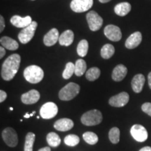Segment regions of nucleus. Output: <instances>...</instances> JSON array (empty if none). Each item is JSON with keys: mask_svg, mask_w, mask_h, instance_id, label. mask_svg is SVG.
<instances>
[{"mask_svg": "<svg viewBox=\"0 0 151 151\" xmlns=\"http://www.w3.org/2000/svg\"><path fill=\"white\" fill-rule=\"evenodd\" d=\"M35 134L32 132H28L25 137L24 142V151H33L34 143L35 141Z\"/></svg>", "mask_w": 151, "mask_h": 151, "instance_id": "nucleus-26", "label": "nucleus"}, {"mask_svg": "<svg viewBox=\"0 0 151 151\" xmlns=\"http://www.w3.org/2000/svg\"><path fill=\"white\" fill-rule=\"evenodd\" d=\"M87 21L90 30L93 32L98 31L100 29L103 24V19L95 11H90L86 16Z\"/></svg>", "mask_w": 151, "mask_h": 151, "instance_id": "nucleus-6", "label": "nucleus"}, {"mask_svg": "<svg viewBox=\"0 0 151 151\" xmlns=\"http://www.w3.org/2000/svg\"><path fill=\"white\" fill-rule=\"evenodd\" d=\"M1 46L9 50H16L18 48L19 44L16 40L9 37H3L0 39Z\"/></svg>", "mask_w": 151, "mask_h": 151, "instance_id": "nucleus-21", "label": "nucleus"}, {"mask_svg": "<svg viewBox=\"0 0 151 151\" xmlns=\"http://www.w3.org/2000/svg\"><path fill=\"white\" fill-rule=\"evenodd\" d=\"M145 83V77L143 74H137L134 76L132 81V88L134 92L139 93L142 91L143 86Z\"/></svg>", "mask_w": 151, "mask_h": 151, "instance_id": "nucleus-19", "label": "nucleus"}, {"mask_svg": "<svg viewBox=\"0 0 151 151\" xmlns=\"http://www.w3.org/2000/svg\"><path fill=\"white\" fill-rule=\"evenodd\" d=\"M3 140L9 147H16L18 143V137L16 132L11 127H7L3 130Z\"/></svg>", "mask_w": 151, "mask_h": 151, "instance_id": "nucleus-7", "label": "nucleus"}, {"mask_svg": "<svg viewBox=\"0 0 151 151\" xmlns=\"http://www.w3.org/2000/svg\"><path fill=\"white\" fill-rule=\"evenodd\" d=\"M40 99V93L37 90H31L21 96V101L24 104H34Z\"/></svg>", "mask_w": 151, "mask_h": 151, "instance_id": "nucleus-13", "label": "nucleus"}, {"mask_svg": "<svg viewBox=\"0 0 151 151\" xmlns=\"http://www.w3.org/2000/svg\"><path fill=\"white\" fill-rule=\"evenodd\" d=\"M23 74L26 81L32 84L41 82L44 76L43 69L37 65H31L25 68Z\"/></svg>", "mask_w": 151, "mask_h": 151, "instance_id": "nucleus-2", "label": "nucleus"}, {"mask_svg": "<svg viewBox=\"0 0 151 151\" xmlns=\"http://www.w3.org/2000/svg\"><path fill=\"white\" fill-rule=\"evenodd\" d=\"M73 73H75V65L72 62H68L62 73V77L65 79H69L72 76Z\"/></svg>", "mask_w": 151, "mask_h": 151, "instance_id": "nucleus-31", "label": "nucleus"}, {"mask_svg": "<svg viewBox=\"0 0 151 151\" xmlns=\"http://www.w3.org/2000/svg\"><path fill=\"white\" fill-rule=\"evenodd\" d=\"M73 127V122L71 119L62 118L55 122V129L60 132H67L71 129Z\"/></svg>", "mask_w": 151, "mask_h": 151, "instance_id": "nucleus-17", "label": "nucleus"}, {"mask_svg": "<svg viewBox=\"0 0 151 151\" xmlns=\"http://www.w3.org/2000/svg\"><path fill=\"white\" fill-rule=\"evenodd\" d=\"M104 35L109 40L112 41H118L122 38L121 30L118 26L109 24L104 29Z\"/></svg>", "mask_w": 151, "mask_h": 151, "instance_id": "nucleus-12", "label": "nucleus"}, {"mask_svg": "<svg viewBox=\"0 0 151 151\" xmlns=\"http://www.w3.org/2000/svg\"><path fill=\"white\" fill-rule=\"evenodd\" d=\"M7 94L3 90H0V102H3L5 101V99H6Z\"/></svg>", "mask_w": 151, "mask_h": 151, "instance_id": "nucleus-35", "label": "nucleus"}, {"mask_svg": "<svg viewBox=\"0 0 151 151\" xmlns=\"http://www.w3.org/2000/svg\"><path fill=\"white\" fill-rule=\"evenodd\" d=\"M101 3H107L109 2V1H110L111 0H99Z\"/></svg>", "mask_w": 151, "mask_h": 151, "instance_id": "nucleus-40", "label": "nucleus"}, {"mask_svg": "<svg viewBox=\"0 0 151 151\" xmlns=\"http://www.w3.org/2000/svg\"><path fill=\"white\" fill-rule=\"evenodd\" d=\"M64 142L68 146H75L80 142V139L76 134H69L65 137Z\"/></svg>", "mask_w": 151, "mask_h": 151, "instance_id": "nucleus-32", "label": "nucleus"}, {"mask_svg": "<svg viewBox=\"0 0 151 151\" xmlns=\"http://www.w3.org/2000/svg\"><path fill=\"white\" fill-rule=\"evenodd\" d=\"M129 100V94L125 92H122L111 97L109 101V103L111 106L123 107L128 103Z\"/></svg>", "mask_w": 151, "mask_h": 151, "instance_id": "nucleus-11", "label": "nucleus"}, {"mask_svg": "<svg viewBox=\"0 0 151 151\" xmlns=\"http://www.w3.org/2000/svg\"><path fill=\"white\" fill-rule=\"evenodd\" d=\"M80 86L75 83H69L59 92V98L62 101H70L78 95Z\"/></svg>", "mask_w": 151, "mask_h": 151, "instance_id": "nucleus-4", "label": "nucleus"}, {"mask_svg": "<svg viewBox=\"0 0 151 151\" xmlns=\"http://www.w3.org/2000/svg\"><path fill=\"white\" fill-rule=\"evenodd\" d=\"M37 25L38 24L37 22L32 21L29 26L23 28L21 30V32L18 34V39L20 43L26 44L32 39L35 36Z\"/></svg>", "mask_w": 151, "mask_h": 151, "instance_id": "nucleus-5", "label": "nucleus"}, {"mask_svg": "<svg viewBox=\"0 0 151 151\" xmlns=\"http://www.w3.org/2000/svg\"><path fill=\"white\" fill-rule=\"evenodd\" d=\"M102 114L99 110L94 109L87 111L81 116V122L86 126H94L102 121Z\"/></svg>", "mask_w": 151, "mask_h": 151, "instance_id": "nucleus-3", "label": "nucleus"}, {"mask_svg": "<svg viewBox=\"0 0 151 151\" xmlns=\"http://www.w3.org/2000/svg\"><path fill=\"white\" fill-rule=\"evenodd\" d=\"M34 116V114H33V113H30V116H31V117H32Z\"/></svg>", "mask_w": 151, "mask_h": 151, "instance_id": "nucleus-42", "label": "nucleus"}, {"mask_svg": "<svg viewBox=\"0 0 151 151\" xmlns=\"http://www.w3.org/2000/svg\"><path fill=\"white\" fill-rule=\"evenodd\" d=\"M88 52V42L86 39H83L78 43L77 46V53L79 56L85 57Z\"/></svg>", "mask_w": 151, "mask_h": 151, "instance_id": "nucleus-29", "label": "nucleus"}, {"mask_svg": "<svg viewBox=\"0 0 151 151\" xmlns=\"http://www.w3.org/2000/svg\"><path fill=\"white\" fill-rule=\"evenodd\" d=\"M46 140L48 145L51 147H58L61 143V139L58 134L55 132H50L47 134Z\"/></svg>", "mask_w": 151, "mask_h": 151, "instance_id": "nucleus-24", "label": "nucleus"}, {"mask_svg": "<svg viewBox=\"0 0 151 151\" xmlns=\"http://www.w3.org/2000/svg\"><path fill=\"white\" fill-rule=\"evenodd\" d=\"M10 110H11V111H13V110H14V109H13L12 107H10Z\"/></svg>", "mask_w": 151, "mask_h": 151, "instance_id": "nucleus-43", "label": "nucleus"}, {"mask_svg": "<svg viewBox=\"0 0 151 151\" xmlns=\"http://www.w3.org/2000/svg\"><path fill=\"white\" fill-rule=\"evenodd\" d=\"M11 23L15 27L18 28H24L29 26L32 22V20L30 16H25L24 18L19 16H14L11 18Z\"/></svg>", "mask_w": 151, "mask_h": 151, "instance_id": "nucleus-15", "label": "nucleus"}, {"mask_svg": "<svg viewBox=\"0 0 151 151\" xmlns=\"http://www.w3.org/2000/svg\"><path fill=\"white\" fill-rule=\"evenodd\" d=\"M139 151H151V147L150 146L143 147V148H141Z\"/></svg>", "mask_w": 151, "mask_h": 151, "instance_id": "nucleus-37", "label": "nucleus"}, {"mask_svg": "<svg viewBox=\"0 0 151 151\" xmlns=\"http://www.w3.org/2000/svg\"><path fill=\"white\" fill-rule=\"evenodd\" d=\"M35 113H36V111H33V112H32V113H33V114H34V115H35Z\"/></svg>", "mask_w": 151, "mask_h": 151, "instance_id": "nucleus-44", "label": "nucleus"}, {"mask_svg": "<svg viewBox=\"0 0 151 151\" xmlns=\"http://www.w3.org/2000/svg\"><path fill=\"white\" fill-rule=\"evenodd\" d=\"M141 109L144 113L151 116V103L146 102L141 106Z\"/></svg>", "mask_w": 151, "mask_h": 151, "instance_id": "nucleus-33", "label": "nucleus"}, {"mask_svg": "<svg viewBox=\"0 0 151 151\" xmlns=\"http://www.w3.org/2000/svg\"><path fill=\"white\" fill-rule=\"evenodd\" d=\"M148 86L151 89V72L149 73V74L148 76Z\"/></svg>", "mask_w": 151, "mask_h": 151, "instance_id": "nucleus-39", "label": "nucleus"}, {"mask_svg": "<svg viewBox=\"0 0 151 151\" xmlns=\"http://www.w3.org/2000/svg\"><path fill=\"white\" fill-rule=\"evenodd\" d=\"M132 6L128 2H122L117 4L114 8L115 13L119 16H125L131 11Z\"/></svg>", "mask_w": 151, "mask_h": 151, "instance_id": "nucleus-22", "label": "nucleus"}, {"mask_svg": "<svg viewBox=\"0 0 151 151\" xmlns=\"http://www.w3.org/2000/svg\"><path fill=\"white\" fill-rule=\"evenodd\" d=\"M93 5V0H72L70 6L76 13H83L88 11Z\"/></svg>", "mask_w": 151, "mask_h": 151, "instance_id": "nucleus-9", "label": "nucleus"}, {"mask_svg": "<svg viewBox=\"0 0 151 151\" xmlns=\"http://www.w3.org/2000/svg\"><path fill=\"white\" fill-rule=\"evenodd\" d=\"M120 132L118 127L111 128L109 132V138L111 142L113 144H116L120 141Z\"/></svg>", "mask_w": 151, "mask_h": 151, "instance_id": "nucleus-30", "label": "nucleus"}, {"mask_svg": "<svg viewBox=\"0 0 151 151\" xmlns=\"http://www.w3.org/2000/svg\"><path fill=\"white\" fill-rule=\"evenodd\" d=\"M87 69V65L85 60L78 59L75 64V74L77 76H81L86 73Z\"/></svg>", "mask_w": 151, "mask_h": 151, "instance_id": "nucleus-25", "label": "nucleus"}, {"mask_svg": "<svg viewBox=\"0 0 151 151\" xmlns=\"http://www.w3.org/2000/svg\"><path fill=\"white\" fill-rule=\"evenodd\" d=\"M83 138L87 143L90 145H94L98 142L97 135L92 132H87L83 134Z\"/></svg>", "mask_w": 151, "mask_h": 151, "instance_id": "nucleus-28", "label": "nucleus"}, {"mask_svg": "<svg viewBox=\"0 0 151 151\" xmlns=\"http://www.w3.org/2000/svg\"><path fill=\"white\" fill-rule=\"evenodd\" d=\"M58 108L53 102L44 104L40 109V116L43 119H51L58 114Z\"/></svg>", "mask_w": 151, "mask_h": 151, "instance_id": "nucleus-8", "label": "nucleus"}, {"mask_svg": "<svg viewBox=\"0 0 151 151\" xmlns=\"http://www.w3.org/2000/svg\"><path fill=\"white\" fill-rule=\"evenodd\" d=\"M74 39V34L70 29L66 30L60 36L59 43L61 46H69L72 44Z\"/></svg>", "mask_w": 151, "mask_h": 151, "instance_id": "nucleus-20", "label": "nucleus"}, {"mask_svg": "<svg viewBox=\"0 0 151 151\" xmlns=\"http://www.w3.org/2000/svg\"><path fill=\"white\" fill-rule=\"evenodd\" d=\"M38 151H51V150H50V147L47 146V147H44V148L39 149V150Z\"/></svg>", "mask_w": 151, "mask_h": 151, "instance_id": "nucleus-38", "label": "nucleus"}, {"mask_svg": "<svg viewBox=\"0 0 151 151\" xmlns=\"http://www.w3.org/2000/svg\"><path fill=\"white\" fill-rule=\"evenodd\" d=\"M20 60L21 58L18 54L11 55L5 60L1 70V76L4 80L9 81L14 78L20 67Z\"/></svg>", "mask_w": 151, "mask_h": 151, "instance_id": "nucleus-1", "label": "nucleus"}, {"mask_svg": "<svg viewBox=\"0 0 151 151\" xmlns=\"http://www.w3.org/2000/svg\"><path fill=\"white\" fill-rule=\"evenodd\" d=\"M142 41V35L139 32H136L127 38L125 41V46L128 49H134L139 46Z\"/></svg>", "mask_w": 151, "mask_h": 151, "instance_id": "nucleus-16", "label": "nucleus"}, {"mask_svg": "<svg viewBox=\"0 0 151 151\" xmlns=\"http://www.w3.org/2000/svg\"><path fill=\"white\" fill-rule=\"evenodd\" d=\"M132 137L139 142H144L148 139V132L146 128L141 124H134L130 129Z\"/></svg>", "mask_w": 151, "mask_h": 151, "instance_id": "nucleus-10", "label": "nucleus"}, {"mask_svg": "<svg viewBox=\"0 0 151 151\" xmlns=\"http://www.w3.org/2000/svg\"><path fill=\"white\" fill-rule=\"evenodd\" d=\"M127 73V69L123 65H118L113 69L112 72V78L113 81H121L125 78Z\"/></svg>", "mask_w": 151, "mask_h": 151, "instance_id": "nucleus-18", "label": "nucleus"}, {"mask_svg": "<svg viewBox=\"0 0 151 151\" xmlns=\"http://www.w3.org/2000/svg\"><path fill=\"white\" fill-rule=\"evenodd\" d=\"M24 118H30V117H31V116H30V114H29V113H26V114L25 115H24Z\"/></svg>", "mask_w": 151, "mask_h": 151, "instance_id": "nucleus-41", "label": "nucleus"}, {"mask_svg": "<svg viewBox=\"0 0 151 151\" xmlns=\"http://www.w3.org/2000/svg\"><path fill=\"white\" fill-rule=\"evenodd\" d=\"M6 54V50H5V48H4L3 46L0 47V58H2Z\"/></svg>", "mask_w": 151, "mask_h": 151, "instance_id": "nucleus-36", "label": "nucleus"}, {"mask_svg": "<svg viewBox=\"0 0 151 151\" xmlns=\"http://www.w3.org/2000/svg\"><path fill=\"white\" fill-rule=\"evenodd\" d=\"M59 32L56 28H52L43 37V43L46 46H54L59 40Z\"/></svg>", "mask_w": 151, "mask_h": 151, "instance_id": "nucleus-14", "label": "nucleus"}, {"mask_svg": "<svg viewBox=\"0 0 151 151\" xmlns=\"http://www.w3.org/2000/svg\"><path fill=\"white\" fill-rule=\"evenodd\" d=\"M101 74L100 69L97 67H92L86 73V78L90 81H94L99 78Z\"/></svg>", "mask_w": 151, "mask_h": 151, "instance_id": "nucleus-27", "label": "nucleus"}, {"mask_svg": "<svg viewBox=\"0 0 151 151\" xmlns=\"http://www.w3.org/2000/svg\"><path fill=\"white\" fill-rule=\"evenodd\" d=\"M115 53V48L111 44H105L101 50V56L104 59L108 60L112 57Z\"/></svg>", "mask_w": 151, "mask_h": 151, "instance_id": "nucleus-23", "label": "nucleus"}, {"mask_svg": "<svg viewBox=\"0 0 151 151\" xmlns=\"http://www.w3.org/2000/svg\"><path fill=\"white\" fill-rule=\"evenodd\" d=\"M5 27V22H4V18H3V16H0V32H2L4 29Z\"/></svg>", "mask_w": 151, "mask_h": 151, "instance_id": "nucleus-34", "label": "nucleus"}]
</instances>
